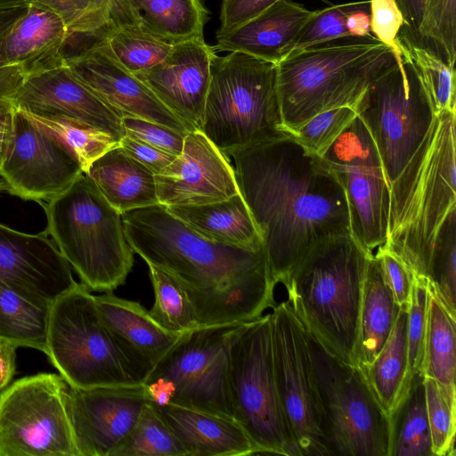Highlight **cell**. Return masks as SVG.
I'll return each mask as SVG.
<instances>
[{
    "instance_id": "f6af8a7d",
    "label": "cell",
    "mask_w": 456,
    "mask_h": 456,
    "mask_svg": "<svg viewBox=\"0 0 456 456\" xmlns=\"http://www.w3.org/2000/svg\"><path fill=\"white\" fill-rule=\"evenodd\" d=\"M424 385L434 455L454 456L456 411L450 407L433 379L425 376Z\"/></svg>"
},
{
    "instance_id": "cb8c5ba5",
    "label": "cell",
    "mask_w": 456,
    "mask_h": 456,
    "mask_svg": "<svg viewBox=\"0 0 456 456\" xmlns=\"http://www.w3.org/2000/svg\"><path fill=\"white\" fill-rule=\"evenodd\" d=\"M316 12L290 0L280 1L241 26L216 33L214 48L277 64L288 56L299 33Z\"/></svg>"
},
{
    "instance_id": "8992f818",
    "label": "cell",
    "mask_w": 456,
    "mask_h": 456,
    "mask_svg": "<svg viewBox=\"0 0 456 456\" xmlns=\"http://www.w3.org/2000/svg\"><path fill=\"white\" fill-rule=\"evenodd\" d=\"M45 233L94 291L110 292L124 284L134 265L121 214L83 173L64 191L46 201Z\"/></svg>"
},
{
    "instance_id": "1f68e13d",
    "label": "cell",
    "mask_w": 456,
    "mask_h": 456,
    "mask_svg": "<svg viewBox=\"0 0 456 456\" xmlns=\"http://www.w3.org/2000/svg\"><path fill=\"white\" fill-rule=\"evenodd\" d=\"M52 303L0 281V339L46 354Z\"/></svg>"
},
{
    "instance_id": "f907efd6",
    "label": "cell",
    "mask_w": 456,
    "mask_h": 456,
    "mask_svg": "<svg viewBox=\"0 0 456 456\" xmlns=\"http://www.w3.org/2000/svg\"><path fill=\"white\" fill-rule=\"evenodd\" d=\"M282 0H222L216 33L231 31Z\"/></svg>"
},
{
    "instance_id": "8fae6325",
    "label": "cell",
    "mask_w": 456,
    "mask_h": 456,
    "mask_svg": "<svg viewBox=\"0 0 456 456\" xmlns=\"http://www.w3.org/2000/svg\"><path fill=\"white\" fill-rule=\"evenodd\" d=\"M242 323L200 326L182 333L142 383L150 402L234 419L228 357Z\"/></svg>"
},
{
    "instance_id": "44dd1931",
    "label": "cell",
    "mask_w": 456,
    "mask_h": 456,
    "mask_svg": "<svg viewBox=\"0 0 456 456\" xmlns=\"http://www.w3.org/2000/svg\"><path fill=\"white\" fill-rule=\"evenodd\" d=\"M216 53L205 39L180 42L162 62L135 76L190 132L201 131Z\"/></svg>"
},
{
    "instance_id": "60d3db41",
    "label": "cell",
    "mask_w": 456,
    "mask_h": 456,
    "mask_svg": "<svg viewBox=\"0 0 456 456\" xmlns=\"http://www.w3.org/2000/svg\"><path fill=\"white\" fill-rule=\"evenodd\" d=\"M28 115L61 138L76 156L84 173L96 159L119 145L111 135L77 120Z\"/></svg>"
},
{
    "instance_id": "681fc988",
    "label": "cell",
    "mask_w": 456,
    "mask_h": 456,
    "mask_svg": "<svg viewBox=\"0 0 456 456\" xmlns=\"http://www.w3.org/2000/svg\"><path fill=\"white\" fill-rule=\"evenodd\" d=\"M382 267L386 281L390 288L396 305H409L414 274L411 269L391 250L384 246L375 252Z\"/></svg>"
},
{
    "instance_id": "30bf717a",
    "label": "cell",
    "mask_w": 456,
    "mask_h": 456,
    "mask_svg": "<svg viewBox=\"0 0 456 456\" xmlns=\"http://www.w3.org/2000/svg\"><path fill=\"white\" fill-rule=\"evenodd\" d=\"M228 381L234 420L253 443L256 454L300 456L277 392L270 313L243 322L234 334Z\"/></svg>"
},
{
    "instance_id": "5bb4252c",
    "label": "cell",
    "mask_w": 456,
    "mask_h": 456,
    "mask_svg": "<svg viewBox=\"0 0 456 456\" xmlns=\"http://www.w3.org/2000/svg\"><path fill=\"white\" fill-rule=\"evenodd\" d=\"M272 308L273 371L287 425L300 456H330L305 330L288 299Z\"/></svg>"
},
{
    "instance_id": "d590c367",
    "label": "cell",
    "mask_w": 456,
    "mask_h": 456,
    "mask_svg": "<svg viewBox=\"0 0 456 456\" xmlns=\"http://www.w3.org/2000/svg\"><path fill=\"white\" fill-rule=\"evenodd\" d=\"M91 36L101 39L113 57L134 75L162 62L173 46L147 31L140 22L108 26Z\"/></svg>"
},
{
    "instance_id": "ee69618b",
    "label": "cell",
    "mask_w": 456,
    "mask_h": 456,
    "mask_svg": "<svg viewBox=\"0 0 456 456\" xmlns=\"http://www.w3.org/2000/svg\"><path fill=\"white\" fill-rule=\"evenodd\" d=\"M362 3L336 4L318 10L299 33L288 56L316 45L350 37L346 25V16Z\"/></svg>"
},
{
    "instance_id": "f546056e",
    "label": "cell",
    "mask_w": 456,
    "mask_h": 456,
    "mask_svg": "<svg viewBox=\"0 0 456 456\" xmlns=\"http://www.w3.org/2000/svg\"><path fill=\"white\" fill-rule=\"evenodd\" d=\"M403 26L399 34L449 66L456 61V0H395Z\"/></svg>"
},
{
    "instance_id": "db71d44e",
    "label": "cell",
    "mask_w": 456,
    "mask_h": 456,
    "mask_svg": "<svg viewBox=\"0 0 456 456\" xmlns=\"http://www.w3.org/2000/svg\"><path fill=\"white\" fill-rule=\"evenodd\" d=\"M17 347L9 342L0 343V390L8 385L15 372Z\"/></svg>"
},
{
    "instance_id": "8d00e7d4",
    "label": "cell",
    "mask_w": 456,
    "mask_h": 456,
    "mask_svg": "<svg viewBox=\"0 0 456 456\" xmlns=\"http://www.w3.org/2000/svg\"><path fill=\"white\" fill-rule=\"evenodd\" d=\"M402 60L416 73L433 103L436 113L456 110L455 67L398 34Z\"/></svg>"
},
{
    "instance_id": "7a4b0ae2",
    "label": "cell",
    "mask_w": 456,
    "mask_h": 456,
    "mask_svg": "<svg viewBox=\"0 0 456 456\" xmlns=\"http://www.w3.org/2000/svg\"><path fill=\"white\" fill-rule=\"evenodd\" d=\"M121 217L134 253L178 281L199 326L249 322L275 305L276 284L264 248L208 240L160 203L126 211Z\"/></svg>"
},
{
    "instance_id": "f1b7e54d",
    "label": "cell",
    "mask_w": 456,
    "mask_h": 456,
    "mask_svg": "<svg viewBox=\"0 0 456 456\" xmlns=\"http://www.w3.org/2000/svg\"><path fill=\"white\" fill-rule=\"evenodd\" d=\"M398 310L379 259L370 256L362 293L357 366L365 367L376 358L392 331Z\"/></svg>"
},
{
    "instance_id": "f35d334b",
    "label": "cell",
    "mask_w": 456,
    "mask_h": 456,
    "mask_svg": "<svg viewBox=\"0 0 456 456\" xmlns=\"http://www.w3.org/2000/svg\"><path fill=\"white\" fill-rule=\"evenodd\" d=\"M112 456H187L171 428L150 403Z\"/></svg>"
},
{
    "instance_id": "ac0fdd59",
    "label": "cell",
    "mask_w": 456,
    "mask_h": 456,
    "mask_svg": "<svg viewBox=\"0 0 456 456\" xmlns=\"http://www.w3.org/2000/svg\"><path fill=\"white\" fill-rule=\"evenodd\" d=\"M93 37V36H92ZM69 53L65 66L122 119H147L187 134L186 125L172 113L135 75L126 69L99 38Z\"/></svg>"
},
{
    "instance_id": "ba28073f",
    "label": "cell",
    "mask_w": 456,
    "mask_h": 456,
    "mask_svg": "<svg viewBox=\"0 0 456 456\" xmlns=\"http://www.w3.org/2000/svg\"><path fill=\"white\" fill-rule=\"evenodd\" d=\"M201 132L227 157L289 135L280 112L276 64L241 53L216 54Z\"/></svg>"
},
{
    "instance_id": "c3c4849f",
    "label": "cell",
    "mask_w": 456,
    "mask_h": 456,
    "mask_svg": "<svg viewBox=\"0 0 456 456\" xmlns=\"http://www.w3.org/2000/svg\"><path fill=\"white\" fill-rule=\"evenodd\" d=\"M122 125L126 134L175 156L181 153L187 135L164 125L140 118H122Z\"/></svg>"
},
{
    "instance_id": "bcb514c9",
    "label": "cell",
    "mask_w": 456,
    "mask_h": 456,
    "mask_svg": "<svg viewBox=\"0 0 456 456\" xmlns=\"http://www.w3.org/2000/svg\"><path fill=\"white\" fill-rule=\"evenodd\" d=\"M44 4L61 16L70 34L96 35L102 24L96 13L94 0H26Z\"/></svg>"
},
{
    "instance_id": "74e56055",
    "label": "cell",
    "mask_w": 456,
    "mask_h": 456,
    "mask_svg": "<svg viewBox=\"0 0 456 456\" xmlns=\"http://www.w3.org/2000/svg\"><path fill=\"white\" fill-rule=\"evenodd\" d=\"M154 291V304L149 310L164 329L183 333L199 326L194 308L178 281L165 269L146 263Z\"/></svg>"
},
{
    "instance_id": "e0dca14e",
    "label": "cell",
    "mask_w": 456,
    "mask_h": 456,
    "mask_svg": "<svg viewBox=\"0 0 456 456\" xmlns=\"http://www.w3.org/2000/svg\"><path fill=\"white\" fill-rule=\"evenodd\" d=\"M149 401L143 385L81 388L68 384L66 409L78 456H112Z\"/></svg>"
},
{
    "instance_id": "52a82bcc",
    "label": "cell",
    "mask_w": 456,
    "mask_h": 456,
    "mask_svg": "<svg viewBox=\"0 0 456 456\" xmlns=\"http://www.w3.org/2000/svg\"><path fill=\"white\" fill-rule=\"evenodd\" d=\"M45 354L81 388L142 385L151 370L107 327L83 283L52 303Z\"/></svg>"
},
{
    "instance_id": "d6a6232c",
    "label": "cell",
    "mask_w": 456,
    "mask_h": 456,
    "mask_svg": "<svg viewBox=\"0 0 456 456\" xmlns=\"http://www.w3.org/2000/svg\"><path fill=\"white\" fill-rule=\"evenodd\" d=\"M141 25L158 38L175 45L204 39L208 11L201 0H130Z\"/></svg>"
},
{
    "instance_id": "277c9868",
    "label": "cell",
    "mask_w": 456,
    "mask_h": 456,
    "mask_svg": "<svg viewBox=\"0 0 456 456\" xmlns=\"http://www.w3.org/2000/svg\"><path fill=\"white\" fill-rule=\"evenodd\" d=\"M370 256L351 232L334 235L314 244L282 283L304 328L338 359L354 365Z\"/></svg>"
},
{
    "instance_id": "11a10c76",
    "label": "cell",
    "mask_w": 456,
    "mask_h": 456,
    "mask_svg": "<svg viewBox=\"0 0 456 456\" xmlns=\"http://www.w3.org/2000/svg\"><path fill=\"white\" fill-rule=\"evenodd\" d=\"M346 25L350 37H365L370 34V15L356 7L347 14Z\"/></svg>"
},
{
    "instance_id": "7dc6e473",
    "label": "cell",
    "mask_w": 456,
    "mask_h": 456,
    "mask_svg": "<svg viewBox=\"0 0 456 456\" xmlns=\"http://www.w3.org/2000/svg\"><path fill=\"white\" fill-rule=\"evenodd\" d=\"M370 31L379 41L394 51L397 65L404 69L397 45L398 34L403 26V18L395 0H370Z\"/></svg>"
},
{
    "instance_id": "d4e9b609",
    "label": "cell",
    "mask_w": 456,
    "mask_h": 456,
    "mask_svg": "<svg viewBox=\"0 0 456 456\" xmlns=\"http://www.w3.org/2000/svg\"><path fill=\"white\" fill-rule=\"evenodd\" d=\"M184 447L187 456L256 454L234 419L191 408L150 402Z\"/></svg>"
},
{
    "instance_id": "6f0895ef",
    "label": "cell",
    "mask_w": 456,
    "mask_h": 456,
    "mask_svg": "<svg viewBox=\"0 0 456 456\" xmlns=\"http://www.w3.org/2000/svg\"><path fill=\"white\" fill-rule=\"evenodd\" d=\"M27 3L26 0H0V8L20 5Z\"/></svg>"
},
{
    "instance_id": "83f0119b",
    "label": "cell",
    "mask_w": 456,
    "mask_h": 456,
    "mask_svg": "<svg viewBox=\"0 0 456 456\" xmlns=\"http://www.w3.org/2000/svg\"><path fill=\"white\" fill-rule=\"evenodd\" d=\"M166 208L208 240L248 249L264 248L258 230L240 192L214 203Z\"/></svg>"
},
{
    "instance_id": "9a60e30c",
    "label": "cell",
    "mask_w": 456,
    "mask_h": 456,
    "mask_svg": "<svg viewBox=\"0 0 456 456\" xmlns=\"http://www.w3.org/2000/svg\"><path fill=\"white\" fill-rule=\"evenodd\" d=\"M321 159L346 192L353 236L374 255L387 240L389 187L363 122L356 116Z\"/></svg>"
},
{
    "instance_id": "2e32d148",
    "label": "cell",
    "mask_w": 456,
    "mask_h": 456,
    "mask_svg": "<svg viewBox=\"0 0 456 456\" xmlns=\"http://www.w3.org/2000/svg\"><path fill=\"white\" fill-rule=\"evenodd\" d=\"M83 173L77 159L58 135L16 107L12 141L0 168L11 194L48 201Z\"/></svg>"
},
{
    "instance_id": "9f6ffc18",
    "label": "cell",
    "mask_w": 456,
    "mask_h": 456,
    "mask_svg": "<svg viewBox=\"0 0 456 456\" xmlns=\"http://www.w3.org/2000/svg\"><path fill=\"white\" fill-rule=\"evenodd\" d=\"M28 4L0 8V47L18 20L26 13Z\"/></svg>"
},
{
    "instance_id": "7402d4cb",
    "label": "cell",
    "mask_w": 456,
    "mask_h": 456,
    "mask_svg": "<svg viewBox=\"0 0 456 456\" xmlns=\"http://www.w3.org/2000/svg\"><path fill=\"white\" fill-rule=\"evenodd\" d=\"M0 281L51 303L77 283L70 265L45 232L25 233L2 224Z\"/></svg>"
},
{
    "instance_id": "4dcf8cb0",
    "label": "cell",
    "mask_w": 456,
    "mask_h": 456,
    "mask_svg": "<svg viewBox=\"0 0 456 456\" xmlns=\"http://www.w3.org/2000/svg\"><path fill=\"white\" fill-rule=\"evenodd\" d=\"M409 305L399 307L392 331L384 346L371 363L361 368L388 418L411 384L407 344Z\"/></svg>"
},
{
    "instance_id": "6da1fadb",
    "label": "cell",
    "mask_w": 456,
    "mask_h": 456,
    "mask_svg": "<svg viewBox=\"0 0 456 456\" xmlns=\"http://www.w3.org/2000/svg\"><path fill=\"white\" fill-rule=\"evenodd\" d=\"M229 157L276 285L314 244L352 233L338 178L291 135L236 150Z\"/></svg>"
},
{
    "instance_id": "680465c9",
    "label": "cell",
    "mask_w": 456,
    "mask_h": 456,
    "mask_svg": "<svg viewBox=\"0 0 456 456\" xmlns=\"http://www.w3.org/2000/svg\"><path fill=\"white\" fill-rule=\"evenodd\" d=\"M3 342L1 339H0V343Z\"/></svg>"
},
{
    "instance_id": "4316f807",
    "label": "cell",
    "mask_w": 456,
    "mask_h": 456,
    "mask_svg": "<svg viewBox=\"0 0 456 456\" xmlns=\"http://www.w3.org/2000/svg\"><path fill=\"white\" fill-rule=\"evenodd\" d=\"M84 174L120 214L159 203L154 173L119 145L96 159Z\"/></svg>"
},
{
    "instance_id": "5b68a950",
    "label": "cell",
    "mask_w": 456,
    "mask_h": 456,
    "mask_svg": "<svg viewBox=\"0 0 456 456\" xmlns=\"http://www.w3.org/2000/svg\"><path fill=\"white\" fill-rule=\"evenodd\" d=\"M290 54L276 64V88L284 130L290 135L316 114L354 110L368 87L397 64L392 48L369 34Z\"/></svg>"
},
{
    "instance_id": "3957f363",
    "label": "cell",
    "mask_w": 456,
    "mask_h": 456,
    "mask_svg": "<svg viewBox=\"0 0 456 456\" xmlns=\"http://www.w3.org/2000/svg\"><path fill=\"white\" fill-rule=\"evenodd\" d=\"M456 110L436 113L423 140L389 185L387 240L414 276L427 279L442 226L456 211Z\"/></svg>"
},
{
    "instance_id": "603a6c76",
    "label": "cell",
    "mask_w": 456,
    "mask_h": 456,
    "mask_svg": "<svg viewBox=\"0 0 456 456\" xmlns=\"http://www.w3.org/2000/svg\"><path fill=\"white\" fill-rule=\"evenodd\" d=\"M0 47V69L18 66L23 76L63 66L71 35L60 14L38 4L28 3Z\"/></svg>"
},
{
    "instance_id": "7c38bea8",
    "label": "cell",
    "mask_w": 456,
    "mask_h": 456,
    "mask_svg": "<svg viewBox=\"0 0 456 456\" xmlns=\"http://www.w3.org/2000/svg\"><path fill=\"white\" fill-rule=\"evenodd\" d=\"M403 64V69L396 64L381 74L354 108L375 143L388 187L423 140L436 114L421 81Z\"/></svg>"
},
{
    "instance_id": "9c48e42d",
    "label": "cell",
    "mask_w": 456,
    "mask_h": 456,
    "mask_svg": "<svg viewBox=\"0 0 456 456\" xmlns=\"http://www.w3.org/2000/svg\"><path fill=\"white\" fill-rule=\"evenodd\" d=\"M305 332L330 455L388 456L389 418L361 368Z\"/></svg>"
},
{
    "instance_id": "836d02e7",
    "label": "cell",
    "mask_w": 456,
    "mask_h": 456,
    "mask_svg": "<svg viewBox=\"0 0 456 456\" xmlns=\"http://www.w3.org/2000/svg\"><path fill=\"white\" fill-rule=\"evenodd\" d=\"M428 289L424 377L436 382L450 407L456 411V319L451 316L429 286Z\"/></svg>"
},
{
    "instance_id": "b9f144b4",
    "label": "cell",
    "mask_w": 456,
    "mask_h": 456,
    "mask_svg": "<svg viewBox=\"0 0 456 456\" xmlns=\"http://www.w3.org/2000/svg\"><path fill=\"white\" fill-rule=\"evenodd\" d=\"M357 114L348 106L324 110L305 122L290 135L309 154L322 158Z\"/></svg>"
},
{
    "instance_id": "f5cc1de1",
    "label": "cell",
    "mask_w": 456,
    "mask_h": 456,
    "mask_svg": "<svg viewBox=\"0 0 456 456\" xmlns=\"http://www.w3.org/2000/svg\"><path fill=\"white\" fill-rule=\"evenodd\" d=\"M15 110L12 96L0 98V168L12 141Z\"/></svg>"
},
{
    "instance_id": "ffe728a7",
    "label": "cell",
    "mask_w": 456,
    "mask_h": 456,
    "mask_svg": "<svg viewBox=\"0 0 456 456\" xmlns=\"http://www.w3.org/2000/svg\"><path fill=\"white\" fill-rule=\"evenodd\" d=\"M29 115L77 120L111 135L126 134L121 118L65 66L24 76L12 96Z\"/></svg>"
},
{
    "instance_id": "e575fe53",
    "label": "cell",
    "mask_w": 456,
    "mask_h": 456,
    "mask_svg": "<svg viewBox=\"0 0 456 456\" xmlns=\"http://www.w3.org/2000/svg\"><path fill=\"white\" fill-rule=\"evenodd\" d=\"M388 456H435L432 450L424 377H414L389 415Z\"/></svg>"
},
{
    "instance_id": "4fadbf2b",
    "label": "cell",
    "mask_w": 456,
    "mask_h": 456,
    "mask_svg": "<svg viewBox=\"0 0 456 456\" xmlns=\"http://www.w3.org/2000/svg\"><path fill=\"white\" fill-rule=\"evenodd\" d=\"M61 375L18 379L0 395V456H78Z\"/></svg>"
},
{
    "instance_id": "ab89813d",
    "label": "cell",
    "mask_w": 456,
    "mask_h": 456,
    "mask_svg": "<svg viewBox=\"0 0 456 456\" xmlns=\"http://www.w3.org/2000/svg\"><path fill=\"white\" fill-rule=\"evenodd\" d=\"M456 211L442 226L433 248L428 282L438 300L456 319Z\"/></svg>"
},
{
    "instance_id": "816d5d0a",
    "label": "cell",
    "mask_w": 456,
    "mask_h": 456,
    "mask_svg": "<svg viewBox=\"0 0 456 456\" xmlns=\"http://www.w3.org/2000/svg\"><path fill=\"white\" fill-rule=\"evenodd\" d=\"M119 146L154 175L162 171L176 157L127 134L120 140Z\"/></svg>"
},
{
    "instance_id": "7bdbcfd3",
    "label": "cell",
    "mask_w": 456,
    "mask_h": 456,
    "mask_svg": "<svg viewBox=\"0 0 456 456\" xmlns=\"http://www.w3.org/2000/svg\"><path fill=\"white\" fill-rule=\"evenodd\" d=\"M429 289L428 279L414 276L409 305L407 344L408 376L424 377Z\"/></svg>"
},
{
    "instance_id": "484cf974",
    "label": "cell",
    "mask_w": 456,
    "mask_h": 456,
    "mask_svg": "<svg viewBox=\"0 0 456 456\" xmlns=\"http://www.w3.org/2000/svg\"><path fill=\"white\" fill-rule=\"evenodd\" d=\"M94 298L107 327L150 370L182 334L164 329L136 301L124 299L110 292L94 296Z\"/></svg>"
},
{
    "instance_id": "d6986e66",
    "label": "cell",
    "mask_w": 456,
    "mask_h": 456,
    "mask_svg": "<svg viewBox=\"0 0 456 456\" xmlns=\"http://www.w3.org/2000/svg\"><path fill=\"white\" fill-rule=\"evenodd\" d=\"M155 181L166 207L214 203L240 192L230 158L199 130L187 134L181 153Z\"/></svg>"
}]
</instances>
